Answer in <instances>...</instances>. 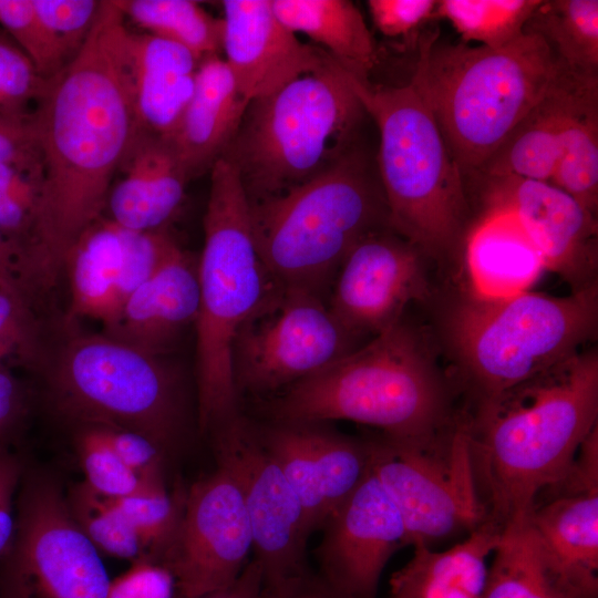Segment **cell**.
I'll return each instance as SVG.
<instances>
[{
  "label": "cell",
  "mask_w": 598,
  "mask_h": 598,
  "mask_svg": "<svg viewBox=\"0 0 598 598\" xmlns=\"http://www.w3.org/2000/svg\"><path fill=\"white\" fill-rule=\"evenodd\" d=\"M503 528L487 520L468 536L437 551L415 546L412 558L390 580V598H482L487 558L496 549Z\"/></svg>",
  "instance_id": "obj_27"
},
{
  "label": "cell",
  "mask_w": 598,
  "mask_h": 598,
  "mask_svg": "<svg viewBox=\"0 0 598 598\" xmlns=\"http://www.w3.org/2000/svg\"><path fill=\"white\" fill-rule=\"evenodd\" d=\"M598 353L581 350L475 405L467 416L477 485L502 528L527 518L598 426Z\"/></svg>",
  "instance_id": "obj_2"
},
{
  "label": "cell",
  "mask_w": 598,
  "mask_h": 598,
  "mask_svg": "<svg viewBox=\"0 0 598 598\" xmlns=\"http://www.w3.org/2000/svg\"><path fill=\"white\" fill-rule=\"evenodd\" d=\"M19 247V239L0 229V288L21 295L17 271Z\"/></svg>",
  "instance_id": "obj_52"
},
{
  "label": "cell",
  "mask_w": 598,
  "mask_h": 598,
  "mask_svg": "<svg viewBox=\"0 0 598 598\" xmlns=\"http://www.w3.org/2000/svg\"><path fill=\"white\" fill-rule=\"evenodd\" d=\"M549 492L527 516L546 573L565 598H598V460L579 456Z\"/></svg>",
  "instance_id": "obj_20"
},
{
  "label": "cell",
  "mask_w": 598,
  "mask_h": 598,
  "mask_svg": "<svg viewBox=\"0 0 598 598\" xmlns=\"http://www.w3.org/2000/svg\"><path fill=\"white\" fill-rule=\"evenodd\" d=\"M115 0L101 1L74 56L47 80L30 113L41 181L18 281L30 298L53 286L81 237L102 218L136 132L131 32Z\"/></svg>",
  "instance_id": "obj_1"
},
{
  "label": "cell",
  "mask_w": 598,
  "mask_h": 598,
  "mask_svg": "<svg viewBox=\"0 0 598 598\" xmlns=\"http://www.w3.org/2000/svg\"><path fill=\"white\" fill-rule=\"evenodd\" d=\"M358 340L323 297L277 286L234 339L236 391L276 394L354 350Z\"/></svg>",
  "instance_id": "obj_13"
},
{
  "label": "cell",
  "mask_w": 598,
  "mask_h": 598,
  "mask_svg": "<svg viewBox=\"0 0 598 598\" xmlns=\"http://www.w3.org/2000/svg\"><path fill=\"white\" fill-rule=\"evenodd\" d=\"M74 442L84 482L100 495L125 497L146 482L120 460L93 425L79 424Z\"/></svg>",
  "instance_id": "obj_39"
},
{
  "label": "cell",
  "mask_w": 598,
  "mask_h": 598,
  "mask_svg": "<svg viewBox=\"0 0 598 598\" xmlns=\"http://www.w3.org/2000/svg\"><path fill=\"white\" fill-rule=\"evenodd\" d=\"M364 115L348 73L332 59L250 101L220 158L237 172L249 203L272 198L334 166L353 148Z\"/></svg>",
  "instance_id": "obj_8"
},
{
  "label": "cell",
  "mask_w": 598,
  "mask_h": 598,
  "mask_svg": "<svg viewBox=\"0 0 598 598\" xmlns=\"http://www.w3.org/2000/svg\"><path fill=\"white\" fill-rule=\"evenodd\" d=\"M16 504L14 533L0 555V597L106 598L111 580L58 480L25 470Z\"/></svg>",
  "instance_id": "obj_12"
},
{
  "label": "cell",
  "mask_w": 598,
  "mask_h": 598,
  "mask_svg": "<svg viewBox=\"0 0 598 598\" xmlns=\"http://www.w3.org/2000/svg\"><path fill=\"white\" fill-rule=\"evenodd\" d=\"M370 471L400 512L406 545L429 546L489 519L473 464L467 416L415 439L370 440Z\"/></svg>",
  "instance_id": "obj_11"
},
{
  "label": "cell",
  "mask_w": 598,
  "mask_h": 598,
  "mask_svg": "<svg viewBox=\"0 0 598 598\" xmlns=\"http://www.w3.org/2000/svg\"><path fill=\"white\" fill-rule=\"evenodd\" d=\"M571 72L563 68L544 97L515 125L475 175L550 182L559 156Z\"/></svg>",
  "instance_id": "obj_31"
},
{
  "label": "cell",
  "mask_w": 598,
  "mask_h": 598,
  "mask_svg": "<svg viewBox=\"0 0 598 598\" xmlns=\"http://www.w3.org/2000/svg\"><path fill=\"white\" fill-rule=\"evenodd\" d=\"M185 492L171 494L164 478L148 480L128 496L112 498L141 542L145 557L159 560L177 528Z\"/></svg>",
  "instance_id": "obj_37"
},
{
  "label": "cell",
  "mask_w": 598,
  "mask_h": 598,
  "mask_svg": "<svg viewBox=\"0 0 598 598\" xmlns=\"http://www.w3.org/2000/svg\"><path fill=\"white\" fill-rule=\"evenodd\" d=\"M120 457L141 480L164 477L166 455L151 440L125 429L91 424Z\"/></svg>",
  "instance_id": "obj_45"
},
{
  "label": "cell",
  "mask_w": 598,
  "mask_h": 598,
  "mask_svg": "<svg viewBox=\"0 0 598 598\" xmlns=\"http://www.w3.org/2000/svg\"><path fill=\"white\" fill-rule=\"evenodd\" d=\"M482 598H565L544 567L528 519L503 528Z\"/></svg>",
  "instance_id": "obj_33"
},
{
  "label": "cell",
  "mask_w": 598,
  "mask_h": 598,
  "mask_svg": "<svg viewBox=\"0 0 598 598\" xmlns=\"http://www.w3.org/2000/svg\"><path fill=\"white\" fill-rule=\"evenodd\" d=\"M106 598H181L171 568L159 560L142 557L111 580Z\"/></svg>",
  "instance_id": "obj_44"
},
{
  "label": "cell",
  "mask_w": 598,
  "mask_h": 598,
  "mask_svg": "<svg viewBox=\"0 0 598 598\" xmlns=\"http://www.w3.org/2000/svg\"><path fill=\"white\" fill-rule=\"evenodd\" d=\"M121 167L124 175L107 199L110 219L134 231L163 229L190 181L171 144L163 137L135 133Z\"/></svg>",
  "instance_id": "obj_24"
},
{
  "label": "cell",
  "mask_w": 598,
  "mask_h": 598,
  "mask_svg": "<svg viewBox=\"0 0 598 598\" xmlns=\"http://www.w3.org/2000/svg\"><path fill=\"white\" fill-rule=\"evenodd\" d=\"M565 65L536 33L499 48L420 40L413 79L464 177L475 175Z\"/></svg>",
  "instance_id": "obj_3"
},
{
  "label": "cell",
  "mask_w": 598,
  "mask_h": 598,
  "mask_svg": "<svg viewBox=\"0 0 598 598\" xmlns=\"http://www.w3.org/2000/svg\"><path fill=\"white\" fill-rule=\"evenodd\" d=\"M199 309L197 262L177 245L125 300L109 336L162 357L195 326Z\"/></svg>",
  "instance_id": "obj_22"
},
{
  "label": "cell",
  "mask_w": 598,
  "mask_h": 598,
  "mask_svg": "<svg viewBox=\"0 0 598 598\" xmlns=\"http://www.w3.org/2000/svg\"><path fill=\"white\" fill-rule=\"evenodd\" d=\"M255 245L278 286L326 297L350 251L390 227L379 176L352 148L282 195L249 203Z\"/></svg>",
  "instance_id": "obj_6"
},
{
  "label": "cell",
  "mask_w": 598,
  "mask_h": 598,
  "mask_svg": "<svg viewBox=\"0 0 598 598\" xmlns=\"http://www.w3.org/2000/svg\"><path fill=\"white\" fill-rule=\"evenodd\" d=\"M209 435L216 465L233 477L241 493L262 586L308 570L309 537L301 504L255 425L238 415Z\"/></svg>",
  "instance_id": "obj_14"
},
{
  "label": "cell",
  "mask_w": 598,
  "mask_h": 598,
  "mask_svg": "<svg viewBox=\"0 0 598 598\" xmlns=\"http://www.w3.org/2000/svg\"><path fill=\"white\" fill-rule=\"evenodd\" d=\"M221 51L240 93L268 96L332 58L302 43L275 13L271 0H225Z\"/></svg>",
  "instance_id": "obj_21"
},
{
  "label": "cell",
  "mask_w": 598,
  "mask_h": 598,
  "mask_svg": "<svg viewBox=\"0 0 598 598\" xmlns=\"http://www.w3.org/2000/svg\"><path fill=\"white\" fill-rule=\"evenodd\" d=\"M47 385L56 410L76 424L133 431L166 457L186 442L190 416L181 375L162 357L109 334L68 340L47 372Z\"/></svg>",
  "instance_id": "obj_10"
},
{
  "label": "cell",
  "mask_w": 598,
  "mask_h": 598,
  "mask_svg": "<svg viewBox=\"0 0 598 598\" xmlns=\"http://www.w3.org/2000/svg\"><path fill=\"white\" fill-rule=\"evenodd\" d=\"M122 267L123 228L102 217L81 235L65 262L64 270L70 279V317L101 321L109 331L124 303Z\"/></svg>",
  "instance_id": "obj_28"
},
{
  "label": "cell",
  "mask_w": 598,
  "mask_h": 598,
  "mask_svg": "<svg viewBox=\"0 0 598 598\" xmlns=\"http://www.w3.org/2000/svg\"><path fill=\"white\" fill-rule=\"evenodd\" d=\"M485 210L513 214L538 249L545 269L573 291L596 282L597 217L549 182L516 176H484Z\"/></svg>",
  "instance_id": "obj_18"
},
{
  "label": "cell",
  "mask_w": 598,
  "mask_h": 598,
  "mask_svg": "<svg viewBox=\"0 0 598 598\" xmlns=\"http://www.w3.org/2000/svg\"><path fill=\"white\" fill-rule=\"evenodd\" d=\"M274 395L266 404L270 420H346L392 439L422 437L455 417L423 339L402 319Z\"/></svg>",
  "instance_id": "obj_4"
},
{
  "label": "cell",
  "mask_w": 598,
  "mask_h": 598,
  "mask_svg": "<svg viewBox=\"0 0 598 598\" xmlns=\"http://www.w3.org/2000/svg\"><path fill=\"white\" fill-rule=\"evenodd\" d=\"M65 497L74 522L97 550L131 561L145 557L114 499L100 495L84 481L73 485Z\"/></svg>",
  "instance_id": "obj_36"
},
{
  "label": "cell",
  "mask_w": 598,
  "mask_h": 598,
  "mask_svg": "<svg viewBox=\"0 0 598 598\" xmlns=\"http://www.w3.org/2000/svg\"><path fill=\"white\" fill-rule=\"evenodd\" d=\"M0 39H4V35L2 34L1 30H0Z\"/></svg>",
  "instance_id": "obj_53"
},
{
  "label": "cell",
  "mask_w": 598,
  "mask_h": 598,
  "mask_svg": "<svg viewBox=\"0 0 598 598\" xmlns=\"http://www.w3.org/2000/svg\"><path fill=\"white\" fill-rule=\"evenodd\" d=\"M136 132L166 138L194 86L198 61L184 47L150 33L130 35Z\"/></svg>",
  "instance_id": "obj_26"
},
{
  "label": "cell",
  "mask_w": 598,
  "mask_h": 598,
  "mask_svg": "<svg viewBox=\"0 0 598 598\" xmlns=\"http://www.w3.org/2000/svg\"><path fill=\"white\" fill-rule=\"evenodd\" d=\"M146 33L175 42L198 61L221 51L223 22L192 0H115Z\"/></svg>",
  "instance_id": "obj_34"
},
{
  "label": "cell",
  "mask_w": 598,
  "mask_h": 598,
  "mask_svg": "<svg viewBox=\"0 0 598 598\" xmlns=\"http://www.w3.org/2000/svg\"><path fill=\"white\" fill-rule=\"evenodd\" d=\"M524 30L538 34L566 68L598 74L597 0H542Z\"/></svg>",
  "instance_id": "obj_32"
},
{
  "label": "cell",
  "mask_w": 598,
  "mask_h": 598,
  "mask_svg": "<svg viewBox=\"0 0 598 598\" xmlns=\"http://www.w3.org/2000/svg\"><path fill=\"white\" fill-rule=\"evenodd\" d=\"M349 79L379 130L378 176L390 228L425 256L448 257L468 210L465 177L424 95L413 78L400 86Z\"/></svg>",
  "instance_id": "obj_7"
},
{
  "label": "cell",
  "mask_w": 598,
  "mask_h": 598,
  "mask_svg": "<svg viewBox=\"0 0 598 598\" xmlns=\"http://www.w3.org/2000/svg\"><path fill=\"white\" fill-rule=\"evenodd\" d=\"M40 181V167L0 163V229L7 235H27Z\"/></svg>",
  "instance_id": "obj_40"
},
{
  "label": "cell",
  "mask_w": 598,
  "mask_h": 598,
  "mask_svg": "<svg viewBox=\"0 0 598 598\" xmlns=\"http://www.w3.org/2000/svg\"><path fill=\"white\" fill-rule=\"evenodd\" d=\"M542 0H440L434 16L447 20L464 42L503 47L519 37Z\"/></svg>",
  "instance_id": "obj_35"
},
{
  "label": "cell",
  "mask_w": 598,
  "mask_h": 598,
  "mask_svg": "<svg viewBox=\"0 0 598 598\" xmlns=\"http://www.w3.org/2000/svg\"><path fill=\"white\" fill-rule=\"evenodd\" d=\"M248 104L220 55L199 62L193 94L165 138L189 179L209 172L223 156Z\"/></svg>",
  "instance_id": "obj_23"
},
{
  "label": "cell",
  "mask_w": 598,
  "mask_h": 598,
  "mask_svg": "<svg viewBox=\"0 0 598 598\" xmlns=\"http://www.w3.org/2000/svg\"><path fill=\"white\" fill-rule=\"evenodd\" d=\"M262 587L261 570L251 558L238 579L230 586L196 598H258Z\"/></svg>",
  "instance_id": "obj_51"
},
{
  "label": "cell",
  "mask_w": 598,
  "mask_h": 598,
  "mask_svg": "<svg viewBox=\"0 0 598 598\" xmlns=\"http://www.w3.org/2000/svg\"><path fill=\"white\" fill-rule=\"evenodd\" d=\"M45 82L22 50L0 39V112L25 113V104L37 101Z\"/></svg>",
  "instance_id": "obj_43"
},
{
  "label": "cell",
  "mask_w": 598,
  "mask_h": 598,
  "mask_svg": "<svg viewBox=\"0 0 598 598\" xmlns=\"http://www.w3.org/2000/svg\"><path fill=\"white\" fill-rule=\"evenodd\" d=\"M42 22L72 59L89 35L99 13L96 0H32Z\"/></svg>",
  "instance_id": "obj_42"
},
{
  "label": "cell",
  "mask_w": 598,
  "mask_h": 598,
  "mask_svg": "<svg viewBox=\"0 0 598 598\" xmlns=\"http://www.w3.org/2000/svg\"><path fill=\"white\" fill-rule=\"evenodd\" d=\"M28 413L23 384L4 365H0V447H10L21 431Z\"/></svg>",
  "instance_id": "obj_49"
},
{
  "label": "cell",
  "mask_w": 598,
  "mask_h": 598,
  "mask_svg": "<svg viewBox=\"0 0 598 598\" xmlns=\"http://www.w3.org/2000/svg\"><path fill=\"white\" fill-rule=\"evenodd\" d=\"M594 215L598 207V74H570L550 182Z\"/></svg>",
  "instance_id": "obj_30"
},
{
  "label": "cell",
  "mask_w": 598,
  "mask_h": 598,
  "mask_svg": "<svg viewBox=\"0 0 598 598\" xmlns=\"http://www.w3.org/2000/svg\"><path fill=\"white\" fill-rule=\"evenodd\" d=\"M39 354L38 327L32 307L20 293L0 288V365L10 357L34 365Z\"/></svg>",
  "instance_id": "obj_41"
},
{
  "label": "cell",
  "mask_w": 598,
  "mask_h": 598,
  "mask_svg": "<svg viewBox=\"0 0 598 598\" xmlns=\"http://www.w3.org/2000/svg\"><path fill=\"white\" fill-rule=\"evenodd\" d=\"M321 530L318 573L350 598H377L385 565L406 546V530L371 471Z\"/></svg>",
  "instance_id": "obj_19"
},
{
  "label": "cell",
  "mask_w": 598,
  "mask_h": 598,
  "mask_svg": "<svg viewBox=\"0 0 598 598\" xmlns=\"http://www.w3.org/2000/svg\"><path fill=\"white\" fill-rule=\"evenodd\" d=\"M251 551L241 493L216 465L184 493L177 528L159 561L173 571L181 598H196L234 584Z\"/></svg>",
  "instance_id": "obj_15"
},
{
  "label": "cell",
  "mask_w": 598,
  "mask_h": 598,
  "mask_svg": "<svg viewBox=\"0 0 598 598\" xmlns=\"http://www.w3.org/2000/svg\"><path fill=\"white\" fill-rule=\"evenodd\" d=\"M598 328L597 282L568 296H468L450 312L451 351L475 405L581 351Z\"/></svg>",
  "instance_id": "obj_9"
},
{
  "label": "cell",
  "mask_w": 598,
  "mask_h": 598,
  "mask_svg": "<svg viewBox=\"0 0 598 598\" xmlns=\"http://www.w3.org/2000/svg\"><path fill=\"white\" fill-rule=\"evenodd\" d=\"M258 598H350L310 568L277 584L262 586Z\"/></svg>",
  "instance_id": "obj_50"
},
{
  "label": "cell",
  "mask_w": 598,
  "mask_h": 598,
  "mask_svg": "<svg viewBox=\"0 0 598 598\" xmlns=\"http://www.w3.org/2000/svg\"><path fill=\"white\" fill-rule=\"evenodd\" d=\"M279 20L293 33L301 32L352 78L370 81L379 55L364 18L349 0H271Z\"/></svg>",
  "instance_id": "obj_29"
},
{
  "label": "cell",
  "mask_w": 598,
  "mask_h": 598,
  "mask_svg": "<svg viewBox=\"0 0 598 598\" xmlns=\"http://www.w3.org/2000/svg\"><path fill=\"white\" fill-rule=\"evenodd\" d=\"M204 246L197 262L196 424L210 434L237 417L231 349L240 326L278 286L257 251L249 202L235 168L224 158L209 171Z\"/></svg>",
  "instance_id": "obj_5"
},
{
  "label": "cell",
  "mask_w": 598,
  "mask_h": 598,
  "mask_svg": "<svg viewBox=\"0 0 598 598\" xmlns=\"http://www.w3.org/2000/svg\"><path fill=\"white\" fill-rule=\"evenodd\" d=\"M465 266L470 296L501 300L529 291L544 260L516 217L485 210L466 237Z\"/></svg>",
  "instance_id": "obj_25"
},
{
  "label": "cell",
  "mask_w": 598,
  "mask_h": 598,
  "mask_svg": "<svg viewBox=\"0 0 598 598\" xmlns=\"http://www.w3.org/2000/svg\"><path fill=\"white\" fill-rule=\"evenodd\" d=\"M25 466L10 447H0V555L9 546L16 525L14 495Z\"/></svg>",
  "instance_id": "obj_48"
},
{
  "label": "cell",
  "mask_w": 598,
  "mask_h": 598,
  "mask_svg": "<svg viewBox=\"0 0 598 598\" xmlns=\"http://www.w3.org/2000/svg\"><path fill=\"white\" fill-rule=\"evenodd\" d=\"M424 255L390 227L364 237L342 262L328 307L353 336H375L426 295Z\"/></svg>",
  "instance_id": "obj_17"
},
{
  "label": "cell",
  "mask_w": 598,
  "mask_h": 598,
  "mask_svg": "<svg viewBox=\"0 0 598 598\" xmlns=\"http://www.w3.org/2000/svg\"><path fill=\"white\" fill-rule=\"evenodd\" d=\"M258 437L296 493L310 537L370 472L369 441L318 421H277L256 426Z\"/></svg>",
  "instance_id": "obj_16"
},
{
  "label": "cell",
  "mask_w": 598,
  "mask_h": 598,
  "mask_svg": "<svg viewBox=\"0 0 598 598\" xmlns=\"http://www.w3.org/2000/svg\"><path fill=\"white\" fill-rule=\"evenodd\" d=\"M0 25L19 43L43 80L71 60L40 19L32 0H0Z\"/></svg>",
  "instance_id": "obj_38"
},
{
  "label": "cell",
  "mask_w": 598,
  "mask_h": 598,
  "mask_svg": "<svg viewBox=\"0 0 598 598\" xmlns=\"http://www.w3.org/2000/svg\"><path fill=\"white\" fill-rule=\"evenodd\" d=\"M0 163L41 168L29 113L0 112Z\"/></svg>",
  "instance_id": "obj_47"
},
{
  "label": "cell",
  "mask_w": 598,
  "mask_h": 598,
  "mask_svg": "<svg viewBox=\"0 0 598 598\" xmlns=\"http://www.w3.org/2000/svg\"><path fill=\"white\" fill-rule=\"evenodd\" d=\"M377 29L386 37L406 35L435 13L434 0H369Z\"/></svg>",
  "instance_id": "obj_46"
}]
</instances>
